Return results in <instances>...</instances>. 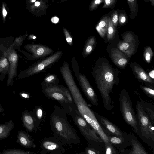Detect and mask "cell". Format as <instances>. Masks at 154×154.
Segmentation results:
<instances>
[{"label": "cell", "instance_id": "1", "mask_svg": "<svg viewBox=\"0 0 154 154\" xmlns=\"http://www.w3.org/2000/svg\"><path fill=\"white\" fill-rule=\"evenodd\" d=\"M60 71L69 91L78 113L95 131L100 134L103 129L98 122L95 112L89 107L77 86L68 65L62 67Z\"/></svg>", "mask_w": 154, "mask_h": 154}, {"label": "cell", "instance_id": "2", "mask_svg": "<svg viewBox=\"0 0 154 154\" xmlns=\"http://www.w3.org/2000/svg\"><path fill=\"white\" fill-rule=\"evenodd\" d=\"M49 123L54 137L65 144H78L79 138L75 130L68 122L67 114L63 109L57 105H54Z\"/></svg>", "mask_w": 154, "mask_h": 154}, {"label": "cell", "instance_id": "3", "mask_svg": "<svg viewBox=\"0 0 154 154\" xmlns=\"http://www.w3.org/2000/svg\"><path fill=\"white\" fill-rule=\"evenodd\" d=\"M97 69L92 73L100 92L104 107L107 111L111 110L114 105L110 93H112L113 86L116 83L113 72L110 66L105 63Z\"/></svg>", "mask_w": 154, "mask_h": 154}, {"label": "cell", "instance_id": "4", "mask_svg": "<svg viewBox=\"0 0 154 154\" xmlns=\"http://www.w3.org/2000/svg\"><path fill=\"white\" fill-rule=\"evenodd\" d=\"M137 135L143 141L154 150V124L143 108L141 101L136 103Z\"/></svg>", "mask_w": 154, "mask_h": 154}, {"label": "cell", "instance_id": "5", "mask_svg": "<svg viewBox=\"0 0 154 154\" xmlns=\"http://www.w3.org/2000/svg\"><path fill=\"white\" fill-rule=\"evenodd\" d=\"M41 87L45 96L58 102L66 113L75 107L69 91L63 85H58Z\"/></svg>", "mask_w": 154, "mask_h": 154}, {"label": "cell", "instance_id": "6", "mask_svg": "<svg viewBox=\"0 0 154 154\" xmlns=\"http://www.w3.org/2000/svg\"><path fill=\"white\" fill-rule=\"evenodd\" d=\"M119 102L120 111L124 120L137 135L138 131L136 114L133 109L131 97L125 89L122 90L120 93Z\"/></svg>", "mask_w": 154, "mask_h": 154}, {"label": "cell", "instance_id": "7", "mask_svg": "<svg viewBox=\"0 0 154 154\" xmlns=\"http://www.w3.org/2000/svg\"><path fill=\"white\" fill-rule=\"evenodd\" d=\"M69 115L72 117L74 123L89 144L99 146L103 142L95 131L78 113L76 109Z\"/></svg>", "mask_w": 154, "mask_h": 154}, {"label": "cell", "instance_id": "8", "mask_svg": "<svg viewBox=\"0 0 154 154\" xmlns=\"http://www.w3.org/2000/svg\"><path fill=\"white\" fill-rule=\"evenodd\" d=\"M63 51H58L51 55L38 60L24 71V76L28 77L46 71L57 62L62 57Z\"/></svg>", "mask_w": 154, "mask_h": 154}, {"label": "cell", "instance_id": "9", "mask_svg": "<svg viewBox=\"0 0 154 154\" xmlns=\"http://www.w3.org/2000/svg\"><path fill=\"white\" fill-rule=\"evenodd\" d=\"M71 63L75 76L84 94L91 104L97 106L98 102L97 95L85 76L80 72L79 64L75 57L72 58Z\"/></svg>", "mask_w": 154, "mask_h": 154}, {"label": "cell", "instance_id": "10", "mask_svg": "<svg viewBox=\"0 0 154 154\" xmlns=\"http://www.w3.org/2000/svg\"><path fill=\"white\" fill-rule=\"evenodd\" d=\"M64 143L55 137H49L41 143L42 153L63 154L65 152Z\"/></svg>", "mask_w": 154, "mask_h": 154}, {"label": "cell", "instance_id": "11", "mask_svg": "<svg viewBox=\"0 0 154 154\" xmlns=\"http://www.w3.org/2000/svg\"><path fill=\"white\" fill-rule=\"evenodd\" d=\"M25 49L31 53L29 58L34 60L40 59L49 56L54 53V50L45 45L32 43L25 45Z\"/></svg>", "mask_w": 154, "mask_h": 154}, {"label": "cell", "instance_id": "12", "mask_svg": "<svg viewBox=\"0 0 154 154\" xmlns=\"http://www.w3.org/2000/svg\"><path fill=\"white\" fill-rule=\"evenodd\" d=\"M95 114L98 122L108 135L123 137L127 135L106 118L100 115L96 112Z\"/></svg>", "mask_w": 154, "mask_h": 154}, {"label": "cell", "instance_id": "13", "mask_svg": "<svg viewBox=\"0 0 154 154\" xmlns=\"http://www.w3.org/2000/svg\"><path fill=\"white\" fill-rule=\"evenodd\" d=\"M123 41L119 42L118 48L130 57L133 54L135 49L134 39L131 34L127 33L124 37Z\"/></svg>", "mask_w": 154, "mask_h": 154}, {"label": "cell", "instance_id": "14", "mask_svg": "<svg viewBox=\"0 0 154 154\" xmlns=\"http://www.w3.org/2000/svg\"><path fill=\"white\" fill-rule=\"evenodd\" d=\"M10 62L9 69L7 85H9L14 77L16 75L18 56L16 51L13 49H8L6 54Z\"/></svg>", "mask_w": 154, "mask_h": 154}, {"label": "cell", "instance_id": "15", "mask_svg": "<svg viewBox=\"0 0 154 154\" xmlns=\"http://www.w3.org/2000/svg\"><path fill=\"white\" fill-rule=\"evenodd\" d=\"M22 119L24 127L29 132L35 131L39 126L32 112L24 111L22 115Z\"/></svg>", "mask_w": 154, "mask_h": 154}, {"label": "cell", "instance_id": "16", "mask_svg": "<svg viewBox=\"0 0 154 154\" xmlns=\"http://www.w3.org/2000/svg\"><path fill=\"white\" fill-rule=\"evenodd\" d=\"M17 142L24 147L33 148L36 146L32 137L23 130L18 131Z\"/></svg>", "mask_w": 154, "mask_h": 154}, {"label": "cell", "instance_id": "17", "mask_svg": "<svg viewBox=\"0 0 154 154\" xmlns=\"http://www.w3.org/2000/svg\"><path fill=\"white\" fill-rule=\"evenodd\" d=\"M130 143L132 146L131 150L128 152L130 154H148L137 138L133 134L128 135Z\"/></svg>", "mask_w": 154, "mask_h": 154}, {"label": "cell", "instance_id": "18", "mask_svg": "<svg viewBox=\"0 0 154 154\" xmlns=\"http://www.w3.org/2000/svg\"><path fill=\"white\" fill-rule=\"evenodd\" d=\"M111 56L115 64L120 67H124L127 63L128 60L125 55L116 48L112 50Z\"/></svg>", "mask_w": 154, "mask_h": 154}, {"label": "cell", "instance_id": "19", "mask_svg": "<svg viewBox=\"0 0 154 154\" xmlns=\"http://www.w3.org/2000/svg\"><path fill=\"white\" fill-rule=\"evenodd\" d=\"M14 127V123L11 120L0 125V140L8 137Z\"/></svg>", "mask_w": 154, "mask_h": 154}, {"label": "cell", "instance_id": "20", "mask_svg": "<svg viewBox=\"0 0 154 154\" xmlns=\"http://www.w3.org/2000/svg\"><path fill=\"white\" fill-rule=\"evenodd\" d=\"M108 139L109 141L113 145H114L119 148L121 149V148H123V144H124L125 146H127L126 143L129 141L128 140L125 142V141L128 139V135L125 137H116L113 136L108 135Z\"/></svg>", "mask_w": 154, "mask_h": 154}, {"label": "cell", "instance_id": "21", "mask_svg": "<svg viewBox=\"0 0 154 154\" xmlns=\"http://www.w3.org/2000/svg\"><path fill=\"white\" fill-rule=\"evenodd\" d=\"M96 40L93 36L90 37L86 41L82 51V55L84 58L86 57L92 51L94 47Z\"/></svg>", "mask_w": 154, "mask_h": 154}, {"label": "cell", "instance_id": "22", "mask_svg": "<svg viewBox=\"0 0 154 154\" xmlns=\"http://www.w3.org/2000/svg\"><path fill=\"white\" fill-rule=\"evenodd\" d=\"M59 83V79L56 74L53 73H49L45 75L41 86L57 85Z\"/></svg>", "mask_w": 154, "mask_h": 154}, {"label": "cell", "instance_id": "23", "mask_svg": "<svg viewBox=\"0 0 154 154\" xmlns=\"http://www.w3.org/2000/svg\"><path fill=\"white\" fill-rule=\"evenodd\" d=\"M109 17L106 16L100 21L96 27V29L102 37H103L106 33L108 27Z\"/></svg>", "mask_w": 154, "mask_h": 154}, {"label": "cell", "instance_id": "24", "mask_svg": "<svg viewBox=\"0 0 154 154\" xmlns=\"http://www.w3.org/2000/svg\"><path fill=\"white\" fill-rule=\"evenodd\" d=\"M134 71L140 80L146 82L153 84V80L151 79L145 71L141 68L137 66H134Z\"/></svg>", "mask_w": 154, "mask_h": 154}, {"label": "cell", "instance_id": "25", "mask_svg": "<svg viewBox=\"0 0 154 154\" xmlns=\"http://www.w3.org/2000/svg\"><path fill=\"white\" fill-rule=\"evenodd\" d=\"M32 112L39 126L43 123L45 118V113L42 106H38L35 107Z\"/></svg>", "mask_w": 154, "mask_h": 154}, {"label": "cell", "instance_id": "26", "mask_svg": "<svg viewBox=\"0 0 154 154\" xmlns=\"http://www.w3.org/2000/svg\"><path fill=\"white\" fill-rule=\"evenodd\" d=\"M139 97L143 109L152 122L154 124V106L153 105L144 101L140 96Z\"/></svg>", "mask_w": 154, "mask_h": 154}, {"label": "cell", "instance_id": "27", "mask_svg": "<svg viewBox=\"0 0 154 154\" xmlns=\"http://www.w3.org/2000/svg\"><path fill=\"white\" fill-rule=\"evenodd\" d=\"M130 9V17L134 18L136 16L138 11L137 0H127Z\"/></svg>", "mask_w": 154, "mask_h": 154}, {"label": "cell", "instance_id": "28", "mask_svg": "<svg viewBox=\"0 0 154 154\" xmlns=\"http://www.w3.org/2000/svg\"><path fill=\"white\" fill-rule=\"evenodd\" d=\"M115 27L113 25L111 19L109 17V21L108 27L107 30V39L108 40L112 39L116 33Z\"/></svg>", "mask_w": 154, "mask_h": 154}, {"label": "cell", "instance_id": "29", "mask_svg": "<svg viewBox=\"0 0 154 154\" xmlns=\"http://www.w3.org/2000/svg\"><path fill=\"white\" fill-rule=\"evenodd\" d=\"M6 54L0 59V73L5 70L6 71L9 67V63Z\"/></svg>", "mask_w": 154, "mask_h": 154}, {"label": "cell", "instance_id": "30", "mask_svg": "<svg viewBox=\"0 0 154 154\" xmlns=\"http://www.w3.org/2000/svg\"><path fill=\"white\" fill-rule=\"evenodd\" d=\"M2 153L7 154H29L33 153L29 151H24L20 149H11L3 150Z\"/></svg>", "mask_w": 154, "mask_h": 154}, {"label": "cell", "instance_id": "31", "mask_svg": "<svg viewBox=\"0 0 154 154\" xmlns=\"http://www.w3.org/2000/svg\"><path fill=\"white\" fill-rule=\"evenodd\" d=\"M95 146L89 145L85 148L84 152L83 153L86 154H99L101 153L100 150H98L95 148Z\"/></svg>", "mask_w": 154, "mask_h": 154}, {"label": "cell", "instance_id": "32", "mask_svg": "<svg viewBox=\"0 0 154 154\" xmlns=\"http://www.w3.org/2000/svg\"><path fill=\"white\" fill-rule=\"evenodd\" d=\"M104 146L105 154H116L118 153L117 152L112 143H104Z\"/></svg>", "mask_w": 154, "mask_h": 154}, {"label": "cell", "instance_id": "33", "mask_svg": "<svg viewBox=\"0 0 154 154\" xmlns=\"http://www.w3.org/2000/svg\"><path fill=\"white\" fill-rule=\"evenodd\" d=\"M153 54V52L150 47H148L146 48L144 52V56L145 60L147 63H149L150 62Z\"/></svg>", "mask_w": 154, "mask_h": 154}, {"label": "cell", "instance_id": "34", "mask_svg": "<svg viewBox=\"0 0 154 154\" xmlns=\"http://www.w3.org/2000/svg\"><path fill=\"white\" fill-rule=\"evenodd\" d=\"M141 87L149 98L151 99L154 100V90L153 89L146 86H141Z\"/></svg>", "mask_w": 154, "mask_h": 154}, {"label": "cell", "instance_id": "35", "mask_svg": "<svg viewBox=\"0 0 154 154\" xmlns=\"http://www.w3.org/2000/svg\"><path fill=\"white\" fill-rule=\"evenodd\" d=\"M63 29L66 42L69 45L72 46L73 44V38L72 37L66 28H63Z\"/></svg>", "mask_w": 154, "mask_h": 154}, {"label": "cell", "instance_id": "36", "mask_svg": "<svg viewBox=\"0 0 154 154\" xmlns=\"http://www.w3.org/2000/svg\"><path fill=\"white\" fill-rule=\"evenodd\" d=\"M110 18L113 25L116 27L117 25L118 19V13L116 11H115L113 13Z\"/></svg>", "mask_w": 154, "mask_h": 154}, {"label": "cell", "instance_id": "37", "mask_svg": "<svg viewBox=\"0 0 154 154\" xmlns=\"http://www.w3.org/2000/svg\"><path fill=\"white\" fill-rule=\"evenodd\" d=\"M116 0H104V5L103 8H110L116 2Z\"/></svg>", "mask_w": 154, "mask_h": 154}, {"label": "cell", "instance_id": "38", "mask_svg": "<svg viewBox=\"0 0 154 154\" xmlns=\"http://www.w3.org/2000/svg\"><path fill=\"white\" fill-rule=\"evenodd\" d=\"M104 1V0H93L91 5V10H94Z\"/></svg>", "mask_w": 154, "mask_h": 154}, {"label": "cell", "instance_id": "39", "mask_svg": "<svg viewBox=\"0 0 154 154\" xmlns=\"http://www.w3.org/2000/svg\"><path fill=\"white\" fill-rule=\"evenodd\" d=\"M2 14L4 20H5L7 15V11L6 9L4 3L3 4L2 7Z\"/></svg>", "mask_w": 154, "mask_h": 154}, {"label": "cell", "instance_id": "40", "mask_svg": "<svg viewBox=\"0 0 154 154\" xmlns=\"http://www.w3.org/2000/svg\"><path fill=\"white\" fill-rule=\"evenodd\" d=\"M59 18L56 16L53 17L51 19V22L54 24L58 23L59 21Z\"/></svg>", "mask_w": 154, "mask_h": 154}, {"label": "cell", "instance_id": "41", "mask_svg": "<svg viewBox=\"0 0 154 154\" xmlns=\"http://www.w3.org/2000/svg\"><path fill=\"white\" fill-rule=\"evenodd\" d=\"M154 70H152L150 71L148 74V75L152 79H153L154 78Z\"/></svg>", "mask_w": 154, "mask_h": 154}, {"label": "cell", "instance_id": "42", "mask_svg": "<svg viewBox=\"0 0 154 154\" xmlns=\"http://www.w3.org/2000/svg\"><path fill=\"white\" fill-rule=\"evenodd\" d=\"M126 20L125 17L124 16H123L121 17L120 21L122 23H123L125 22Z\"/></svg>", "mask_w": 154, "mask_h": 154}, {"label": "cell", "instance_id": "43", "mask_svg": "<svg viewBox=\"0 0 154 154\" xmlns=\"http://www.w3.org/2000/svg\"><path fill=\"white\" fill-rule=\"evenodd\" d=\"M29 37H30V39H33L34 40H35L36 38V36H35L33 35H30Z\"/></svg>", "mask_w": 154, "mask_h": 154}, {"label": "cell", "instance_id": "44", "mask_svg": "<svg viewBox=\"0 0 154 154\" xmlns=\"http://www.w3.org/2000/svg\"><path fill=\"white\" fill-rule=\"evenodd\" d=\"M40 3L38 1H37L35 2V5L36 7H38L40 6Z\"/></svg>", "mask_w": 154, "mask_h": 154}, {"label": "cell", "instance_id": "45", "mask_svg": "<svg viewBox=\"0 0 154 154\" xmlns=\"http://www.w3.org/2000/svg\"><path fill=\"white\" fill-rule=\"evenodd\" d=\"M21 95L23 97L25 98H27L28 97V95L26 94L23 93L21 94Z\"/></svg>", "mask_w": 154, "mask_h": 154}, {"label": "cell", "instance_id": "46", "mask_svg": "<svg viewBox=\"0 0 154 154\" xmlns=\"http://www.w3.org/2000/svg\"><path fill=\"white\" fill-rule=\"evenodd\" d=\"M4 110L3 109L0 105V113L2 112Z\"/></svg>", "mask_w": 154, "mask_h": 154}, {"label": "cell", "instance_id": "47", "mask_svg": "<svg viewBox=\"0 0 154 154\" xmlns=\"http://www.w3.org/2000/svg\"><path fill=\"white\" fill-rule=\"evenodd\" d=\"M151 2L152 5L154 6V0H149Z\"/></svg>", "mask_w": 154, "mask_h": 154}, {"label": "cell", "instance_id": "48", "mask_svg": "<svg viewBox=\"0 0 154 154\" xmlns=\"http://www.w3.org/2000/svg\"><path fill=\"white\" fill-rule=\"evenodd\" d=\"M35 1L36 0H31V2L32 3L35 2Z\"/></svg>", "mask_w": 154, "mask_h": 154}]
</instances>
